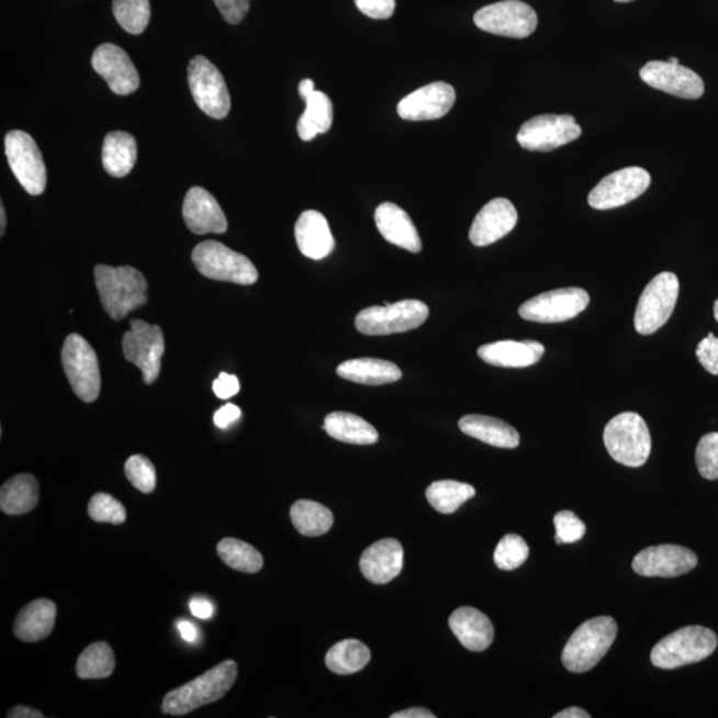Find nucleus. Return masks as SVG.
I'll list each match as a JSON object with an SVG mask.
<instances>
[{
	"mask_svg": "<svg viewBox=\"0 0 718 718\" xmlns=\"http://www.w3.org/2000/svg\"><path fill=\"white\" fill-rule=\"evenodd\" d=\"M581 135V125L571 115H540L523 124L516 138L521 148L550 153Z\"/></svg>",
	"mask_w": 718,
	"mask_h": 718,
	"instance_id": "dca6fc26",
	"label": "nucleus"
},
{
	"mask_svg": "<svg viewBox=\"0 0 718 718\" xmlns=\"http://www.w3.org/2000/svg\"><path fill=\"white\" fill-rule=\"evenodd\" d=\"M125 475L132 486L150 494L156 489V469L153 462L144 456H132L124 465Z\"/></svg>",
	"mask_w": 718,
	"mask_h": 718,
	"instance_id": "37998d69",
	"label": "nucleus"
},
{
	"mask_svg": "<svg viewBox=\"0 0 718 718\" xmlns=\"http://www.w3.org/2000/svg\"><path fill=\"white\" fill-rule=\"evenodd\" d=\"M213 2L229 24L242 23L250 9V0H213Z\"/></svg>",
	"mask_w": 718,
	"mask_h": 718,
	"instance_id": "de8ad7c7",
	"label": "nucleus"
},
{
	"mask_svg": "<svg viewBox=\"0 0 718 718\" xmlns=\"http://www.w3.org/2000/svg\"><path fill=\"white\" fill-rule=\"evenodd\" d=\"M5 157L12 173L26 192L40 197L47 186L46 164L34 137L23 131H11L4 138Z\"/></svg>",
	"mask_w": 718,
	"mask_h": 718,
	"instance_id": "9b49d317",
	"label": "nucleus"
},
{
	"mask_svg": "<svg viewBox=\"0 0 718 718\" xmlns=\"http://www.w3.org/2000/svg\"><path fill=\"white\" fill-rule=\"evenodd\" d=\"M714 313H715V318L718 323V300L715 301Z\"/></svg>",
	"mask_w": 718,
	"mask_h": 718,
	"instance_id": "bf43d9fd",
	"label": "nucleus"
},
{
	"mask_svg": "<svg viewBox=\"0 0 718 718\" xmlns=\"http://www.w3.org/2000/svg\"><path fill=\"white\" fill-rule=\"evenodd\" d=\"M323 428L332 438L344 444L374 445L380 439V434L369 422L351 413H330Z\"/></svg>",
	"mask_w": 718,
	"mask_h": 718,
	"instance_id": "2f4dec72",
	"label": "nucleus"
},
{
	"mask_svg": "<svg viewBox=\"0 0 718 718\" xmlns=\"http://www.w3.org/2000/svg\"><path fill=\"white\" fill-rule=\"evenodd\" d=\"M640 78L654 90L673 94V97L696 100L705 91L700 75L682 65H672L670 61H648L640 69Z\"/></svg>",
	"mask_w": 718,
	"mask_h": 718,
	"instance_id": "a211bd4d",
	"label": "nucleus"
},
{
	"mask_svg": "<svg viewBox=\"0 0 718 718\" xmlns=\"http://www.w3.org/2000/svg\"><path fill=\"white\" fill-rule=\"evenodd\" d=\"M457 93L445 81L427 85L407 94L399 104V115L408 122H427L447 115L456 104Z\"/></svg>",
	"mask_w": 718,
	"mask_h": 718,
	"instance_id": "6ab92c4d",
	"label": "nucleus"
},
{
	"mask_svg": "<svg viewBox=\"0 0 718 718\" xmlns=\"http://www.w3.org/2000/svg\"><path fill=\"white\" fill-rule=\"evenodd\" d=\"M115 670V653L104 641L93 642L80 654L77 675L83 680L110 677Z\"/></svg>",
	"mask_w": 718,
	"mask_h": 718,
	"instance_id": "4c0bfd02",
	"label": "nucleus"
},
{
	"mask_svg": "<svg viewBox=\"0 0 718 718\" xmlns=\"http://www.w3.org/2000/svg\"><path fill=\"white\" fill-rule=\"evenodd\" d=\"M61 363L75 394L87 403L97 401L102 386L97 352L79 334L66 338Z\"/></svg>",
	"mask_w": 718,
	"mask_h": 718,
	"instance_id": "1a4fd4ad",
	"label": "nucleus"
},
{
	"mask_svg": "<svg viewBox=\"0 0 718 718\" xmlns=\"http://www.w3.org/2000/svg\"><path fill=\"white\" fill-rule=\"evenodd\" d=\"M103 166L113 178H124L134 169L137 159V144L128 132H110L103 144Z\"/></svg>",
	"mask_w": 718,
	"mask_h": 718,
	"instance_id": "473e14b6",
	"label": "nucleus"
},
{
	"mask_svg": "<svg viewBox=\"0 0 718 718\" xmlns=\"http://www.w3.org/2000/svg\"><path fill=\"white\" fill-rule=\"evenodd\" d=\"M651 186V175L640 167H628L606 176L588 194L597 211L615 210L641 197Z\"/></svg>",
	"mask_w": 718,
	"mask_h": 718,
	"instance_id": "2eb2a0df",
	"label": "nucleus"
},
{
	"mask_svg": "<svg viewBox=\"0 0 718 718\" xmlns=\"http://www.w3.org/2000/svg\"><path fill=\"white\" fill-rule=\"evenodd\" d=\"M667 61L672 63V65H678L677 58H670Z\"/></svg>",
	"mask_w": 718,
	"mask_h": 718,
	"instance_id": "680f3d73",
	"label": "nucleus"
},
{
	"mask_svg": "<svg viewBox=\"0 0 718 718\" xmlns=\"http://www.w3.org/2000/svg\"><path fill=\"white\" fill-rule=\"evenodd\" d=\"M55 620V603L48 598H40V601L27 604L18 614L14 633L19 640L24 642L41 641L52 635Z\"/></svg>",
	"mask_w": 718,
	"mask_h": 718,
	"instance_id": "7c9ffc66",
	"label": "nucleus"
},
{
	"mask_svg": "<svg viewBox=\"0 0 718 718\" xmlns=\"http://www.w3.org/2000/svg\"><path fill=\"white\" fill-rule=\"evenodd\" d=\"M188 83L199 109L213 119H224L231 111V94L223 74L204 56H194L188 67Z\"/></svg>",
	"mask_w": 718,
	"mask_h": 718,
	"instance_id": "f8f14e48",
	"label": "nucleus"
},
{
	"mask_svg": "<svg viewBox=\"0 0 718 718\" xmlns=\"http://www.w3.org/2000/svg\"><path fill=\"white\" fill-rule=\"evenodd\" d=\"M449 625L465 650L482 652L493 644V622L481 610L472 607L458 608L450 616Z\"/></svg>",
	"mask_w": 718,
	"mask_h": 718,
	"instance_id": "cd10ccee",
	"label": "nucleus"
},
{
	"mask_svg": "<svg viewBox=\"0 0 718 718\" xmlns=\"http://www.w3.org/2000/svg\"><path fill=\"white\" fill-rule=\"evenodd\" d=\"M615 2H617V3H629V2H633V0H615Z\"/></svg>",
	"mask_w": 718,
	"mask_h": 718,
	"instance_id": "052dcab7",
	"label": "nucleus"
},
{
	"mask_svg": "<svg viewBox=\"0 0 718 718\" xmlns=\"http://www.w3.org/2000/svg\"><path fill=\"white\" fill-rule=\"evenodd\" d=\"M680 282L672 272L654 277L641 293L635 313V329L641 336H651L671 318L677 304Z\"/></svg>",
	"mask_w": 718,
	"mask_h": 718,
	"instance_id": "0eeeda50",
	"label": "nucleus"
},
{
	"mask_svg": "<svg viewBox=\"0 0 718 718\" xmlns=\"http://www.w3.org/2000/svg\"><path fill=\"white\" fill-rule=\"evenodd\" d=\"M194 267L206 279L251 285L258 280L254 262L247 256L225 247L224 244L207 239L193 249Z\"/></svg>",
	"mask_w": 718,
	"mask_h": 718,
	"instance_id": "423d86ee",
	"label": "nucleus"
},
{
	"mask_svg": "<svg viewBox=\"0 0 718 718\" xmlns=\"http://www.w3.org/2000/svg\"><path fill=\"white\" fill-rule=\"evenodd\" d=\"M556 525V541L557 545H571L582 540L585 535L584 521L577 518L576 514L564 509L559 512L553 518Z\"/></svg>",
	"mask_w": 718,
	"mask_h": 718,
	"instance_id": "a18cd8bd",
	"label": "nucleus"
},
{
	"mask_svg": "<svg viewBox=\"0 0 718 718\" xmlns=\"http://www.w3.org/2000/svg\"><path fill=\"white\" fill-rule=\"evenodd\" d=\"M428 317V307L418 300H403L385 306L364 308L356 317V327L364 336H389L417 329Z\"/></svg>",
	"mask_w": 718,
	"mask_h": 718,
	"instance_id": "6e6552de",
	"label": "nucleus"
},
{
	"mask_svg": "<svg viewBox=\"0 0 718 718\" xmlns=\"http://www.w3.org/2000/svg\"><path fill=\"white\" fill-rule=\"evenodd\" d=\"M191 613L199 619H211L213 615V606L206 598L194 597L191 602Z\"/></svg>",
	"mask_w": 718,
	"mask_h": 718,
	"instance_id": "603ef678",
	"label": "nucleus"
},
{
	"mask_svg": "<svg viewBox=\"0 0 718 718\" xmlns=\"http://www.w3.org/2000/svg\"><path fill=\"white\" fill-rule=\"evenodd\" d=\"M92 67L116 94L134 93L141 86L137 69L127 53L116 44L105 43L94 49Z\"/></svg>",
	"mask_w": 718,
	"mask_h": 718,
	"instance_id": "aec40b11",
	"label": "nucleus"
},
{
	"mask_svg": "<svg viewBox=\"0 0 718 718\" xmlns=\"http://www.w3.org/2000/svg\"><path fill=\"white\" fill-rule=\"evenodd\" d=\"M88 515L98 523H111V525H123L127 519V512L116 497L110 494L99 493L91 497L88 503Z\"/></svg>",
	"mask_w": 718,
	"mask_h": 718,
	"instance_id": "79ce46f5",
	"label": "nucleus"
},
{
	"mask_svg": "<svg viewBox=\"0 0 718 718\" xmlns=\"http://www.w3.org/2000/svg\"><path fill=\"white\" fill-rule=\"evenodd\" d=\"M392 718H436V715L425 708H412L407 710L396 711Z\"/></svg>",
	"mask_w": 718,
	"mask_h": 718,
	"instance_id": "864d4df0",
	"label": "nucleus"
},
{
	"mask_svg": "<svg viewBox=\"0 0 718 718\" xmlns=\"http://www.w3.org/2000/svg\"><path fill=\"white\" fill-rule=\"evenodd\" d=\"M217 553L226 565L239 572L256 573L263 565L261 553L254 546L245 543L243 540L223 539L217 545Z\"/></svg>",
	"mask_w": 718,
	"mask_h": 718,
	"instance_id": "58836bf2",
	"label": "nucleus"
},
{
	"mask_svg": "<svg viewBox=\"0 0 718 718\" xmlns=\"http://www.w3.org/2000/svg\"><path fill=\"white\" fill-rule=\"evenodd\" d=\"M94 282L100 302L113 319H123L147 304L148 282L135 268L98 266L94 268Z\"/></svg>",
	"mask_w": 718,
	"mask_h": 718,
	"instance_id": "f257e3e1",
	"label": "nucleus"
},
{
	"mask_svg": "<svg viewBox=\"0 0 718 718\" xmlns=\"http://www.w3.org/2000/svg\"><path fill=\"white\" fill-rule=\"evenodd\" d=\"M698 472L708 481L718 479V433H709L700 439L696 449Z\"/></svg>",
	"mask_w": 718,
	"mask_h": 718,
	"instance_id": "c03bdc74",
	"label": "nucleus"
},
{
	"mask_svg": "<svg viewBox=\"0 0 718 718\" xmlns=\"http://www.w3.org/2000/svg\"><path fill=\"white\" fill-rule=\"evenodd\" d=\"M239 418H242V408L228 403V405L223 406L220 411L214 414V425L220 428H228L231 425L235 424Z\"/></svg>",
	"mask_w": 718,
	"mask_h": 718,
	"instance_id": "3c124183",
	"label": "nucleus"
},
{
	"mask_svg": "<svg viewBox=\"0 0 718 718\" xmlns=\"http://www.w3.org/2000/svg\"><path fill=\"white\" fill-rule=\"evenodd\" d=\"M182 217L194 235H207V233L223 235L228 229V222L222 206L201 187L189 189L182 204Z\"/></svg>",
	"mask_w": 718,
	"mask_h": 718,
	"instance_id": "4be33fe9",
	"label": "nucleus"
},
{
	"mask_svg": "<svg viewBox=\"0 0 718 718\" xmlns=\"http://www.w3.org/2000/svg\"><path fill=\"white\" fill-rule=\"evenodd\" d=\"M590 294L582 288H563L535 295L519 307L523 319L559 324L575 318L587 308Z\"/></svg>",
	"mask_w": 718,
	"mask_h": 718,
	"instance_id": "4468645a",
	"label": "nucleus"
},
{
	"mask_svg": "<svg viewBox=\"0 0 718 718\" xmlns=\"http://www.w3.org/2000/svg\"><path fill=\"white\" fill-rule=\"evenodd\" d=\"M371 653L363 642L358 640H344L337 642L327 652L326 666L337 675H352L362 671L369 664Z\"/></svg>",
	"mask_w": 718,
	"mask_h": 718,
	"instance_id": "f704fd0d",
	"label": "nucleus"
},
{
	"mask_svg": "<svg viewBox=\"0 0 718 718\" xmlns=\"http://www.w3.org/2000/svg\"><path fill=\"white\" fill-rule=\"evenodd\" d=\"M337 374L344 380L368 386L388 385L402 378V371L395 363L377 358L350 359L339 364Z\"/></svg>",
	"mask_w": 718,
	"mask_h": 718,
	"instance_id": "c756f323",
	"label": "nucleus"
},
{
	"mask_svg": "<svg viewBox=\"0 0 718 718\" xmlns=\"http://www.w3.org/2000/svg\"><path fill=\"white\" fill-rule=\"evenodd\" d=\"M474 22L486 33L525 40L537 30L538 15L530 4L520 0H503L476 11Z\"/></svg>",
	"mask_w": 718,
	"mask_h": 718,
	"instance_id": "ddd939ff",
	"label": "nucleus"
},
{
	"mask_svg": "<svg viewBox=\"0 0 718 718\" xmlns=\"http://www.w3.org/2000/svg\"><path fill=\"white\" fill-rule=\"evenodd\" d=\"M123 352L128 362L142 370L143 380L153 385L160 375L166 339L160 326L131 319V330L124 333Z\"/></svg>",
	"mask_w": 718,
	"mask_h": 718,
	"instance_id": "9d476101",
	"label": "nucleus"
},
{
	"mask_svg": "<svg viewBox=\"0 0 718 718\" xmlns=\"http://www.w3.org/2000/svg\"><path fill=\"white\" fill-rule=\"evenodd\" d=\"M178 629L181 633V638L186 641L192 642L198 638L197 627L192 625L191 621L180 620L178 621Z\"/></svg>",
	"mask_w": 718,
	"mask_h": 718,
	"instance_id": "6e6d98bb",
	"label": "nucleus"
},
{
	"mask_svg": "<svg viewBox=\"0 0 718 718\" xmlns=\"http://www.w3.org/2000/svg\"><path fill=\"white\" fill-rule=\"evenodd\" d=\"M213 392L220 400H229L239 392V381L236 375L222 373L213 382Z\"/></svg>",
	"mask_w": 718,
	"mask_h": 718,
	"instance_id": "8fccbe9b",
	"label": "nucleus"
},
{
	"mask_svg": "<svg viewBox=\"0 0 718 718\" xmlns=\"http://www.w3.org/2000/svg\"><path fill=\"white\" fill-rule=\"evenodd\" d=\"M696 553L676 545L648 547L635 557L632 569L646 577H677L696 569Z\"/></svg>",
	"mask_w": 718,
	"mask_h": 718,
	"instance_id": "f3484780",
	"label": "nucleus"
},
{
	"mask_svg": "<svg viewBox=\"0 0 718 718\" xmlns=\"http://www.w3.org/2000/svg\"><path fill=\"white\" fill-rule=\"evenodd\" d=\"M545 346L534 339L526 341H500L483 345L479 358L496 368L521 369L538 363L545 355Z\"/></svg>",
	"mask_w": 718,
	"mask_h": 718,
	"instance_id": "a878e982",
	"label": "nucleus"
},
{
	"mask_svg": "<svg viewBox=\"0 0 718 718\" xmlns=\"http://www.w3.org/2000/svg\"><path fill=\"white\" fill-rule=\"evenodd\" d=\"M528 556H530V548L525 539L519 535L508 534L497 543L494 562L502 571H514L526 562Z\"/></svg>",
	"mask_w": 718,
	"mask_h": 718,
	"instance_id": "a19ab883",
	"label": "nucleus"
},
{
	"mask_svg": "<svg viewBox=\"0 0 718 718\" xmlns=\"http://www.w3.org/2000/svg\"><path fill=\"white\" fill-rule=\"evenodd\" d=\"M717 635L709 628L689 626L667 635L654 646L651 661L661 670L700 663L716 651Z\"/></svg>",
	"mask_w": 718,
	"mask_h": 718,
	"instance_id": "39448f33",
	"label": "nucleus"
},
{
	"mask_svg": "<svg viewBox=\"0 0 718 718\" xmlns=\"http://www.w3.org/2000/svg\"><path fill=\"white\" fill-rule=\"evenodd\" d=\"M355 2L363 15L378 21L392 18L395 10V0H355Z\"/></svg>",
	"mask_w": 718,
	"mask_h": 718,
	"instance_id": "09e8293b",
	"label": "nucleus"
},
{
	"mask_svg": "<svg viewBox=\"0 0 718 718\" xmlns=\"http://www.w3.org/2000/svg\"><path fill=\"white\" fill-rule=\"evenodd\" d=\"M374 218L378 231L388 243L412 254H419L422 250L419 233L412 217L402 207L393 203H383L377 207Z\"/></svg>",
	"mask_w": 718,
	"mask_h": 718,
	"instance_id": "b1692460",
	"label": "nucleus"
},
{
	"mask_svg": "<svg viewBox=\"0 0 718 718\" xmlns=\"http://www.w3.org/2000/svg\"><path fill=\"white\" fill-rule=\"evenodd\" d=\"M696 356L708 373L718 375V338L714 333H709L707 337L697 345Z\"/></svg>",
	"mask_w": 718,
	"mask_h": 718,
	"instance_id": "49530a36",
	"label": "nucleus"
},
{
	"mask_svg": "<svg viewBox=\"0 0 718 718\" xmlns=\"http://www.w3.org/2000/svg\"><path fill=\"white\" fill-rule=\"evenodd\" d=\"M8 717L9 718H43L44 716L41 714L40 710L29 707H22V705H18V707H14L9 711Z\"/></svg>",
	"mask_w": 718,
	"mask_h": 718,
	"instance_id": "5fc2aeb1",
	"label": "nucleus"
},
{
	"mask_svg": "<svg viewBox=\"0 0 718 718\" xmlns=\"http://www.w3.org/2000/svg\"><path fill=\"white\" fill-rule=\"evenodd\" d=\"M294 235L301 254L312 260H323L336 248L329 223L324 214L317 211H305L301 214Z\"/></svg>",
	"mask_w": 718,
	"mask_h": 718,
	"instance_id": "bb28decb",
	"label": "nucleus"
},
{
	"mask_svg": "<svg viewBox=\"0 0 718 718\" xmlns=\"http://www.w3.org/2000/svg\"><path fill=\"white\" fill-rule=\"evenodd\" d=\"M604 445L614 461L627 468H641L651 456L650 428L638 413H621L608 422Z\"/></svg>",
	"mask_w": 718,
	"mask_h": 718,
	"instance_id": "20e7f679",
	"label": "nucleus"
},
{
	"mask_svg": "<svg viewBox=\"0 0 718 718\" xmlns=\"http://www.w3.org/2000/svg\"><path fill=\"white\" fill-rule=\"evenodd\" d=\"M617 636L613 617L598 616L583 622L566 642L562 661L572 673H584L595 667L606 657Z\"/></svg>",
	"mask_w": 718,
	"mask_h": 718,
	"instance_id": "7ed1b4c3",
	"label": "nucleus"
},
{
	"mask_svg": "<svg viewBox=\"0 0 718 718\" xmlns=\"http://www.w3.org/2000/svg\"><path fill=\"white\" fill-rule=\"evenodd\" d=\"M459 428L465 436L482 440L483 444L501 447V449H515L520 444L519 433L507 422L486 417V415H464L459 420Z\"/></svg>",
	"mask_w": 718,
	"mask_h": 718,
	"instance_id": "c85d7f7f",
	"label": "nucleus"
},
{
	"mask_svg": "<svg viewBox=\"0 0 718 718\" xmlns=\"http://www.w3.org/2000/svg\"><path fill=\"white\" fill-rule=\"evenodd\" d=\"M476 491L471 484L457 481L434 482L426 490L428 503L440 514H453L463 503L474 497Z\"/></svg>",
	"mask_w": 718,
	"mask_h": 718,
	"instance_id": "e433bc0d",
	"label": "nucleus"
},
{
	"mask_svg": "<svg viewBox=\"0 0 718 718\" xmlns=\"http://www.w3.org/2000/svg\"><path fill=\"white\" fill-rule=\"evenodd\" d=\"M556 718H590L591 716L585 711L584 709L581 708H569L560 711V714L553 716Z\"/></svg>",
	"mask_w": 718,
	"mask_h": 718,
	"instance_id": "4d7b16f0",
	"label": "nucleus"
},
{
	"mask_svg": "<svg viewBox=\"0 0 718 718\" xmlns=\"http://www.w3.org/2000/svg\"><path fill=\"white\" fill-rule=\"evenodd\" d=\"M5 223H8V220H5V210L4 205H0V235H4L5 231Z\"/></svg>",
	"mask_w": 718,
	"mask_h": 718,
	"instance_id": "13d9d810",
	"label": "nucleus"
},
{
	"mask_svg": "<svg viewBox=\"0 0 718 718\" xmlns=\"http://www.w3.org/2000/svg\"><path fill=\"white\" fill-rule=\"evenodd\" d=\"M516 224L518 212L512 201L502 198L491 200L472 222L470 242L475 247H487L513 232Z\"/></svg>",
	"mask_w": 718,
	"mask_h": 718,
	"instance_id": "412c9836",
	"label": "nucleus"
},
{
	"mask_svg": "<svg viewBox=\"0 0 718 718\" xmlns=\"http://www.w3.org/2000/svg\"><path fill=\"white\" fill-rule=\"evenodd\" d=\"M113 15L120 27L132 35H141L147 30L150 19L149 0H113Z\"/></svg>",
	"mask_w": 718,
	"mask_h": 718,
	"instance_id": "ea45409f",
	"label": "nucleus"
},
{
	"mask_svg": "<svg viewBox=\"0 0 718 718\" xmlns=\"http://www.w3.org/2000/svg\"><path fill=\"white\" fill-rule=\"evenodd\" d=\"M40 503V484L34 475L19 474L0 489V508L8 515H23Z\"/></svg>",
	"mask_w": 718,
	"mask_h": 718,
	"instance_id": "72a5a7b5",
	"label": "nucleus"
},
{
	"mask_svg": "<svg viewBox=\"0 0 718 718\" xmlns=\"http://www.w3.org/2000/svg\"><path fill=\"white\" fill-rule=\"evenodd\" d=\"M237 675L238 666L235 661H223L204 675L168 692L162 700V714L186 716L207 704L218 702L236 683Z\"/></svg>",
	"mask_w": 718,
	"mask_h": 718,
	"instance_id": "f03ea898",
	"label": "nucleus"
},
{
	"mask_svg": "<svg viewBox=\"0 0 718 718\" xmlns=\"http://www.w3.org/2000/svg\"><path fill=\"white\" fill-rule=\"evenodd\" d=\"M359 566L369 582L390 583L403 569V547L395 539L378 540L364 550Z\"/></svg>",
	"mask_w": 718,
	"mask_h": 718,
	"instance_id": "5701e85b",
	"label": "nucleus"
},
{
	"mask_svg": "<svg viewBox=\"0 0 718 718\" xmlns=\"http://www.w3.org/2000/svg\"><path fill=\"white\" fill-rule=\"evenodd\" d=\"M293 526L304 537H321L330 530L333 514L329 508L313 501L295 502L291 508Z\"/></svg>",
	"mask_w": 718,
	"mask_h": 718,
	"instance_id": "c9c22d12",
	"label": "nucleus"
},
{
	"mask_svg": "<svg viewBox=\"0 0 718 718\" xmlns=\"http://www.w3.org/2000/svg\"><path fill=\"white\" fill-rule=\"evenodd\" d=\"M300 97L306 109L298 123L301 141L311 142L319 134H326L333 124V104L326 93L314 90L312 79H304L299 87Z\"/></svg>",
	"mask_w": 718,
	"mask_h": 718,
	"instance_id": "393cba45",
	"label": "nucleus"
}]
</instances>
